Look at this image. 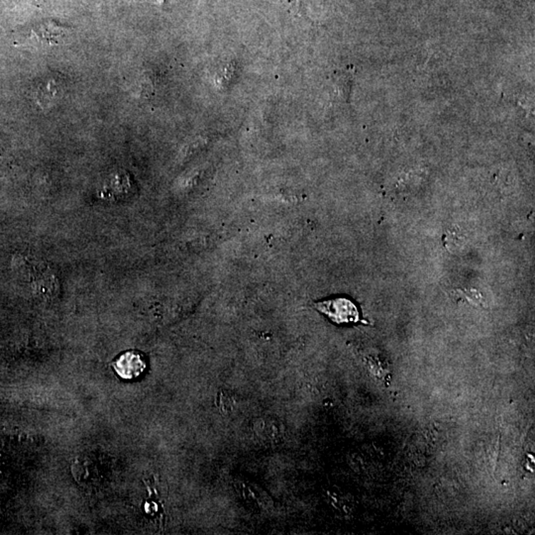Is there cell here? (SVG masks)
<instances>
[{"instance_id":"cell-1","label":"cell","mask_w":535,"mask_h":535,"mask_svg":"<svg viewBox=\"0 0 535 535\" xmlns=\"http://www.w3.org/2000/svg\"><path fill=\"white\" fill-rule=\"evenodd\" d=\"M315 308L337 325H350L360 320L359 312L354 303L347 298H333L317 303Z\"/></svg>"},{"instance_id":"cell-3","label":"cell","mask_w":535,"mask_h":535,"mask_svg":"<svg viewBox=\"0 0 535 535\" xmlns=\"http://www.w3.org/2000/svg\"><path fill=\"white\" fill-rule=\"evenodd\" d=\"M32 36L43 45H58L68 36V29L53 21L43 22L33 29Z\"/></svg>"},{"instance_id":"cell-2","label":"cell","mask_w":535,"mask_h":535,"mask_svg":"<svg viewBox=\"0 0 535 535\" xmlns=\"http://www.w3.org/2000/svg\"><path fill=\"white\" fill-rule=\"evenodd\" d=\"M114 370L124 380H135L147 368L145 357L137 351H127L114 362Z\"/></svg>"}]
</instances>
